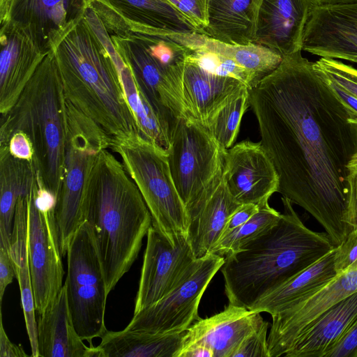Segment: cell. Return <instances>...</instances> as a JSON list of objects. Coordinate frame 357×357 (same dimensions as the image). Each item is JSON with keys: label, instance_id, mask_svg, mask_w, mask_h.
<instances>
[{"label": "cell", "instance_id": "cell-1", "mask_svg": "<svg viewBox=\"0 0 357 357\" xmlns=\"http://www.w3.org/2000/svg\"><path fill=\"white\" fill-rule=\"evenodd\" d=\"M261 144L280 178L278 192L310 213L338 246L354 230L348 165L357 153V116L301 52L249 90Z\"/></svg>", "mask_w": 357, "mask_h": 357}, {"label": "cell", "instance_id": "cell-2", "mask_svg": "<svg viewBox=\"0 0 357 357\" xmlns=\"http://www.w3.org/2000/svg\"><path fill=\"white\" fill-rule=\"evenodd\" d=\"M278 222L240 251L225 257L220 268L229 303L251 307L263 296L335 248L326 232L309 229L282 197Z\"/></svg>", "mask_w": 357, "mask_h": 357}, {"label": "cell", "instance_id": "cell-3", "mask_svg": "<svg viewBox=\"0 0 357 357\" xmlns=\"http://www.w3.org/2000/svg\"><path fill=\"white\" fill-rule=\"evenodd\" d=\"M84 209L109 294L137 258L152 217L121 161L108 149L98 153L88 175Z\"/></svg>", "mask_w": 357, "mask_h": 357}, {"label": "cell", "instance_id": "cell-4", "mask_svg": "<svg viewBox=\"0 0 357 357\" xmlns=\"http://www.w3.org/2000/svg\"><path fill=\"white\" fill-rule=\"evenodd\" d=\"M66 99L112 139L139 134L116 68L83 18L54 51Z\"/></svg>", "mask_w": 357, "mask_h": 357}, {"label": "cell", "instance_id": "cell-5", "mask_svg": "<svg viewBox=\"0 0 357 357\" xmlns=\"http://www.w3.org/2000/svg\"><path fill=\"white\" fill-rule=\"evenodd\" d=\"M16 132L30 139L42 185L57 198L64 169L66 98L54 52L48 53L15 104L1 115L0 144Z\"/></svg>", "mask_w": 357, "mask_h": 357}, {"label": "cell", "instance_id": "cell-6", "mask_svg": "<svg viewBox=\"0 0 357 357\" xmlns=\"http://www.w3.org/2000/svg\"><path fill=\"white\" fill-rule=\"evenodd\" d=\"M109 149L139 190L152 225L174 244L187 236L189 215L173 181L167 150L139 134L114 139Z\"/></svg>", "mask_w": 357, "mask_h": 357}, {"label": "cell", "instance_id": "cell-7", "mask_svg": "<svg viewBox=\"0 0 357 357\" xmlns=\"http://www.w3.org/2000/svg\"><path fill=\"white\" fill-rule=\"evenodd\" d=\"M66 149L63 177L54 206L62 257L78 229L86 222V181L98 153L110 148L112 139L93 120L66 100Z\"/></svg>", "mask_w": 357, "mask_h": 357}, {"label": "cell", "instance_id": "cell-8", "mask_svg": "<svg viewBox=\"0 0 357 357\" xmlns=\"http://www.w3.org/2000/svg\"><path fill=\"white\" fill-rule=\"evenodd\" d=\"M166 150L173 181L190 220L221 181L227 149L206 127L190 118L178 117Z\"/></svg>", "mask_w": 357, "mask_h": 357}, {"label": "cell", "instance_id": "cell-9", "mask_svg": "<svg viewBox=\"0 0 357 357\" xmlns=\"http://www.w3.org/2000/svg\"><path fill=\"white\" fill-rule=\"evenodd\" d=\"M66 287L72 321L79 336L92 344L108 330L105 324L107 296L105 278L90 224L86 221L67 249Z\"/></svg>", "mask_w": 357, "mask_h": 357}, {"label": "cell", "instance_id": "cell-10", "mask_svg": "<svg viewBox=\"0 0 357 357\" xmlns=\"http://www.w3.org/2000/svg\"><path fill=\"white\" fill-rule=\"evenodd\" d=\"M109 35L170 138L176 119L163 107L160 93L170 72L185 61L191 52L162 35L131 29Z\"/></svg>", "mask_w": 357, "mask_h": 357}, {"label": "cell", "instance_id": "cell-11", "mask_svg": "<svg viewBox=\"0 0 357 357\" xmlns=\"http://www.w3.org/2000/svg\"><path fill=\"white\" fill-rule=\"evenodd\" d=\"M55 198L38 180L28 196L26 243L36 312L43 313L63 287L64 269L54 218Z\"/></svg>", "mask_w": 357, "mask_h": 357}, {"label": "cell", "instance_id": "cell-12", "mask_svg": "<svg viewBox=\"0 0 357 357\" xmlns=\"http://www.w3.org/2000/svg\"><path fill=\"white\" fill-rule=\"evenodd\" d=\"M246 89L241 82L210 73L187 58L170 72L160 96L174 118L188 117L208 128L220 111Z\"/></svg>", "mask_w": 357, "mask_h": 357}, {"label": "cell", "instance_id": "cell-13", "mask_svg": "<svg viewBox=\"0 0 357 357\" xmlns=\"http://www.w3.org/2000/svg\"><path fill=\"white\" fill-rule=\"evenodd\" d=\"M224 262V257L212 253L197 259L190 272L172 292L134 314L126 328L153 333L185 331L200 319L201 298Z\"/></svg>", "mask_w": 357, "mask_h": 357}, {"label": "cell", "instance_id": "cell-14", "mask_svg": "<svg viewBox=\"0 0 357 357\" xmlns=\"http://www.w3.org/2000/svg\"><path fill=\"white\" fill-rule=\"evenodd\" d=\"M196 259L187 236L178 238L174 244L151 225L146 234L134 314L172 292L190 272Z\"/></svg>", "mask_w": 357, "mask_h": 357}, {"label": "cell", "instance_id": "cell-15", "mask_svg": "<svg viewBox=\"0 0 357 357\" xmlns=\"http://www.w3.org/2000/svg\"><path fill=\"white\" fill-rule=\"evenodd\" d=\"M357 291V260L327 284L272 315L269 357L284 356L300 335L324 312Z\"/></svg>", "mask_w": 357, "mask_h": 357}, {"label": "cell", "instance_id": "cell-16", "mask_svg": "<svg viewBox=\"0 0 357 357\" xmlns=\"http://www.w3.org/2000/svg\"><path fill=\"white\" fill-rule=\"evenodd\" d=\"M222 176L240 204L258 205L278 192L280 178L261 142L243 140L225 151Z\"/></svg>", "mask_w": 357, "mask_h": 357}, {"label": "cell", "instance_id": "cell-17", "mask_svg": "<svg viewBox=\"0 0 357 357\" xmlns=\"http://www.w3.org/2000/svg\"><path fill=\"white\" fill-rule=\"evenodd\" d=\"M91 0H13L9 21L24 29L46 54L84 18Z\"/></svg>", "mask_w": 357, "mask_h": 357}, {"label": "cell", "instance_id": "cell-18", "mask_svg": "<svg viewBox=\"0 0 357 357\" xmlns=\"http://www.w3.org/2000/svg\"><path fill=\"white\" fill-rule=\"evenodd\" d=\"M303 50L320 57L357 63V2L313 5Z\"/></svg>", "mask_w": 357, "mask_h": 357}, {"label": "cell", "instance_id": "cell-19", "mask_svg": "<svg viewBox=\"0 0 357 357\" xmlns=\"http://www.w3.org/2000/svg\"><path fill=\"white\" fill-rule=\"evenodd\" d=\"M0 112L15 104L45 54L22 27L8 22L0 30Z\"/></svg>", "mask_w": 357, "mask_h": 357}, {"label": "cell", "instance_id": "cell-20", "mask_svg": "<svg viewBox=\"0 0 357 357\" xmlns=\"http://www.w3.org/2000/svg\"><path fill=\"white\" fill-rule=\"evenodd\" d=\"M312 0H263L255 24L254 43L282 56L303 50Z\"/></svg>", "mask_w": 357, "mask_h": 357}, {"label": "cell", "instance_id": "cell-21", "mask_svg": "<svg viewBox=\"0 0 357 357\" xmlns=\"http://www.w3.org/2000/svg\"><path fill=\"white\" fill-rule=\"evenodd\" d=\"M264 321L261 312L229 303L220 312L192 324L185 331L182 347L196 344L209 349L213 357H233Z\"/></svg>", "mask_w": 357, "mask_h": 357}, {"label": "cell", "instance_id": "cell-22", "mask_svg": "<svg viewBox=\"0 0 357 357\" xmlns=\"http://www.w3.org/2000/svg\"><path fill=\"white\" fill-rule=\"evenodd\" d=\"M39 357H101L97 347L86 345L73 325L66 287L37 321Z\"/></svg>", "mask_w": 357, "mask_h": 357}, {"label": "cell", "instance_id": "cell-23", "mask_svg": "<svg viewBox=\"0 0 357 357\" xmlns=\"http://www.w3.org/2000/svg\"><path fill=\"white\" fill-rule=\"evenodd\" d=\"M357 321V291L317 319L296 340L285 357H325Z\"/></svg>", "mask_w": 357, "mask_h": 357}, {"label": "cell", "instance_id": "cell-24", "mask_svg": "<svg viewBox=\"0 0 357 357\" xmlns=\"http://www.w3.org/2000/svg\"><path fill=\"white\" fill-rule=\"evenodd\" d=\"M166 36L190 52H211L231 59L252 74L258 82L275 70L283 59L279 53L255 43L233 45L198 31L170 33Z\"/></svg>", "mask_w": 357, "mask_h": 357}, {"label": "cell", "instance_id": "cell-25", "mask_svg": "<svg viewBox=\"0 0 357 357\" xmlns=\"http://www.w3.org/2000/svg\"><path fill=\"white\" fill-rule=\"evenodd\" d=\"M132 31L165 36L198 31L192 21L167 0H103Z\"/></svg>", "mask_w": 357, "mask_h": 357}, {"label": "cell", "instance_id": "cell-26", "mask_svg": "<svg viewBox=\"0 0 357 357\" xmlns=\"http://www.w3.org/2000/svg\"><path fill=\"white\" fill-rule=\"evenodd\" d=\"M38 178L33 163L13 156L8 146L0 145V245L8 252L17 201Z\"/></svg>", "mask_w": 357, "mask_h": 357}, {"label": "cell", "instance_id": "cell-27", "mask_svg": "<svg viewBox=\"0 0 357 357\" xmlns=\"http://www.w3.org/2000/svg\"><path fill=\"white\" fill-rule=\"evenodd\" d=\"M241 205L229 192L222 176L214 191L190 217L187 238L196 259L211 253L229 218Z\"/></svg>", "mask_w": 357, "mask_h": 357}, {"label": "cell", "instance_id": "cell-28", "mask_svg": "<svg viewBox=\"0 0 357 357\" xmlns=\"http://www.w3.org/2000/svg\"><path fill=\"white\" fill-rule=\"evenodd\" d=\"M184 333H153L125 328L107 331L97 347L101 357H177Z\"/></svg>", "mask_w": 357, "mask_h": 357}, {"label": "cell", "instance_id": "cell-29", "mask_svg": "<svg viewBox=\"0 0 357 357\" xmlns=\"http://www.w3.org/2000/svg\"><path fill=\"white\" fill-rule=\"evenodd\" d=\"M335 249L263 296L250 310L272 316L327 284L337 275L334 267Z\"/></svg>", "mask_w": 357, "mask_h": 357}, {"label": "cell", "instance_id": "cell-30", "mask_svg": "<svg viewBox=\"0 0 357 357\" xmlns=\"http://www.w3.org/2000/svg\"><path fill=\"white\" fill-rule=\"evenodd\" d=\"M26 199L17 202L13 222L11 248L9 255L12 259L20 287L21 303L25 325L30 342L31 356L39 357L37 342V321L36 305L30 274L26 243L27 233Z\"/></svg>", "mask_w": 357, "mask_h": 357}, {"label": "cell", "instance_id": "cell-31", "mask_svg": "<svg viewBox=\"0 0 357 357\" xmlns=\"http://www.w3.org/2000/svg\"><path fill=\"white\" fill-rule=\"evenodd\" d=\"M252 0H208V24L202 33L233 44L254 43Z\"/></svg>", "mask_w": 357, "mask_h": 357}, {"label": "cell", "instance_id": "cell-32", "mask_svg": "<svg viewBox=\"0 0 357 357\" xmlns=\"http://www.w3.org/2000/svg\"><path fill=\"white\" fill-rule=\"evenodd\" d=\"M110 57L116 68L126 102L137 125L139 135L167 149L170 138L137 84L129 66L116 51Z\"/></svg>", "mask_w": 357, "mask_h": 357}, {"label": "cell", "instance_id": "cell-33", "mask_svg": "<svg viewBox=\"0 0 357 357\" xmlns=\"http://www.w3.org/2000/svg\"><path fill=\"white\" fill-rule=\"evenodd\" d=\"M258 206V211L245 223L221 236L211 253L226 257L237 252L278 222L281 213L270 206L268 199L263 201Z\"/></svg>", "mask_w": 357, "mask_h": 357}, {"label": "cell", "instance_id": "cell-34", "mask_svg": "<svg viewBox=\"0 0 357 357\" xmlns=\"http://www.w3.org/2000/svg\"><path fill=\"white\" fill-rule=\"evenodd\" d=\"M248 89L224 107L207 128L225 149L231 148L236 140L242 118L250 106Z\"/></svg>", "mask_w": 357, "mask_h": 357}, {"label": "cell", "instance_id": "cell-35", "mask_svg": "<svg viewBox=\"0 0 357 357\" xmlns=\"http://www.w3.org/2000/svg\"><path fill=\"white\" fill-rule=\"evenodd\" d=\"M188 58L210 73L234 78L243 83L250 90L259 82L248 71L234 61L206 52H191Z\"/></svg>", "mask_w": 357, "mask_h": 357}, {"label": "cell", "instance_id": "cell-36", "mask_svg": "<svg viewBox=\"0 0 357 357\" xmlns=\"http://www.w3.org/2000/svg\"><path fill=\"white\" fill-rule=\"evenodd\" d=\"M317 72L357 98V69L335 59L321 57L313 62Z\"/></svg>", "mask_w": 357, "mask_h": 357}, {"label": "cell", "instance_id": "cell-37", "mask_svg": "<svg viewBox=\"0 0 357 357\" xmlns=\"http://www.w3.org/2000/svg\"><path fill=\"white\" fill-rule=\"evenodd\" d=\"M268 328V323L265 321L243 340L233 357H269Z\"/></svg>", "mask_w": 357, "mask_h": 357}, {"label": "cell", "instance_id": "cell-38", "mask_svg": "<svg viewBox=\"0 0 357 357\" xmlns=\"http://www.w3.org/2000/svg\"><path fill=\"white\" fill-rule=\"evenodd\" d=\"M357 260V228L351 231L334 252V267L337 274L346 271Z\"/></svg>", "mask_w": 357, "mask_h": 357}, {"label": "cell", "instance_id": "cell-39", "mask_svg": "<svg viewBox=\"0 0 357 357\" xmlns=\"http://www.w3.org/2000/svg\"><path fill=\"white\" fill-rule=\"evenodd\" d=\"M185 15L197 27L199 33L208 24L207 10L208 0H167Z\"/></svg>", "mask_w": 357, "mask_h": 357}, {"label": "cell", "instance_id": "cell-40", "mask_svg": "<svg viewBox=\"0 0 357 357\" xmlns=\"http://www.w3.org/2000/svg\"><path fill=\"white\" fill-rule=\"evenodd\" d=\"M347 211L354 229L357 228V153L348 165Z\"/></svg>", "mask_w": 357, "mask_h": 357}, {"label": "cell", "instance_id": "cell-41", "mask_svg": "<svg viewBox=\"0 0 357 357\" xmlns=\"http://www.w3.org/2000/svg\"><path fill=\"white\" fill-rule=\"evenodd\" d=\"M6 145L10 153L20 159L34 162V151L31 142L27 135L22 132L13 133L4 144Z\"/></svg>", "mask_w": 357, "mask_h": 357}, {"label": "cell", "instance_id": "cell-42", "mask_svg": "<svg viewBox=\"0 0 357 357\" xmlns=\"http://www.w3.org/2000/svg\"><path fill=\"white\" fill-rule=\"evenodd\" d=\"M325 357H357V321Z\"/></svg>", "mask_w": 357, "mask_h": 357}, {"label": "cell", "instance_id": "cell-43", "mask_svg": "<svg viewBox=\"0 0 357 357\" xmlns=\"http://www.w3.org/2000/svg\"><path fill=\"white\" fill-rule=\"evenodd\" d=\"M258 209L259 206L257 204H241L229 218L221 236L243 225L258 211Z\"/></svg>", "mask_w": 357, "mask_h": 357}, {"label": "cell", "instance_id": "cell-44", "mask_svg": "<svg viewBox=\"0 0 357 357\" xmlns=\"http://www.w3.org/2000/svg\"><path fill=\"white\" fill-rule=\"evenodd\" d=\"M16 276L14 264L6 249L0 245V301L3 297L7 287L13 282Z\"/></svg>", "mask_w": 357, "mask_h": 357}, {"label": "cell", "instance_id": "cell-45", "mask_svg": "<svg viewBox=\"0 0 357 357\" xmlns=\"http://www.w3.org/2000/svg\"><path fill=\"white\" fill-rule=\"evenodd\" d=\"M2 312L1 311L0 319V357H26V354L21 344L13 343L7 336L3 324Z\"/></svg>", "mask_w": 357, "mask_h": 357}, {"label": "cell", "instance_id": "cell-46", "mask_svg": "<svg viewBox=\"0 0 357 357\" xmlns=\"http://www.w3.org/2000/svg\"><path fill=\"white\" fill-rule=\"evenodd\" d=\"M177 357H213V354L205 347L193 344L182 347Z\"/></svg>", "mask_w": 357, "mask_h": 357}, {"label": "cell", "instance_id": "cell-47", "mask_svg": "<svg viewBox=\"0 0 357 357\" xmlns=\"http://www.w3.org/2000/svg\"><path fill=\"white\" fill-rule=\"evenodd\" d=\"M13 0H0V22L3 25L8 22Z\"/></svg>", "mask_w": 357, "mask_h": 357}, {"label": "cell", "instance_id": "cell-48", "mask_svg": "<svg viewBox=\"0 0 357 357\" xmlns=\"http://www.w3.org/2000/svg\"><path fill=\"white\" fill-rule=\"evenodd\" d=\"M314 5H336L357 2V0H312Z\"/></svg>", "mask_w": 357, "mask_h": 357}, {"label": "cell", "instance_id": "cell-49", "mask_svg": "<svg viewBox=\"0 0 357 357\" xmlns=\"http://www.w3.org/2000/svg\"><path fill=\"white\" fill-rule=\"evenodd\" d=\"M262 1L263 0H252V12H253V15H254V19H255V24H256V20H257L259 8L260 4Z\"/></svg>", "mask_w": 357, "mask_h": 357}]
</instances>
